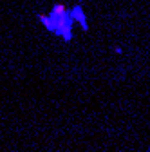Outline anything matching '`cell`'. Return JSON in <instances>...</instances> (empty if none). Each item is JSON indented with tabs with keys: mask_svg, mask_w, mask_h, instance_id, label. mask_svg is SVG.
I'll list each match as a JSON object with an SVG mask.
<instances>
[{
	"mask_svg": "<svg viewBox=\"0 0 150 152\" xmlns=\"http://www.w3.org/2000/svg\"><path fill=\"white\" fill-rule=\"evenodd\" d=\"M72 15H74V18H76V20H80V22H82V26L87 29V20H85V15H83V11H82V7H80V6H78V7H74Z\"/></svg>",
	"mask_w": 150,
	"mask_h": 152,
	"instance_id": "cell-1",
	"label": "cell"
}]
</instances>
